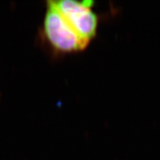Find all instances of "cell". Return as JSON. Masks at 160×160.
I'll use <instances>...</instances> for the list:
<instances>
[{
    "instance_id": "6da1fadb",
    "label": "cell",
    "mask_w": 160,
    "mask_h": 160,
    "mask_svg": "<svg viewBox=\"0 0 160 160\" xmlns=\"http://www.w3.org/2000/svg\"><path fill=\"white\" fill-rule=\"evenodd\" d=\"M39 38L43 48L53 57L83 51L89 42L82 38L66 21L53 1L46 2Z\"/></svg>"
},
{
    "instance_id": "7a4b0ae2",
    "label": "cell",
    "mask_w": 160,
    "mask_h": 160,
    "mask_svg": "<svg viewBox=\"0 0 160 160\" xmlns=\"http://www.w3.org/2000/svg\"><path fill=\"white\" fill-rule=\"evenodd\" d=\"M53 2L66 21L80 37L89 42L95 37L98 18L91 9L93 1L59 0Z\"/></svg>"
}]
</instances>
